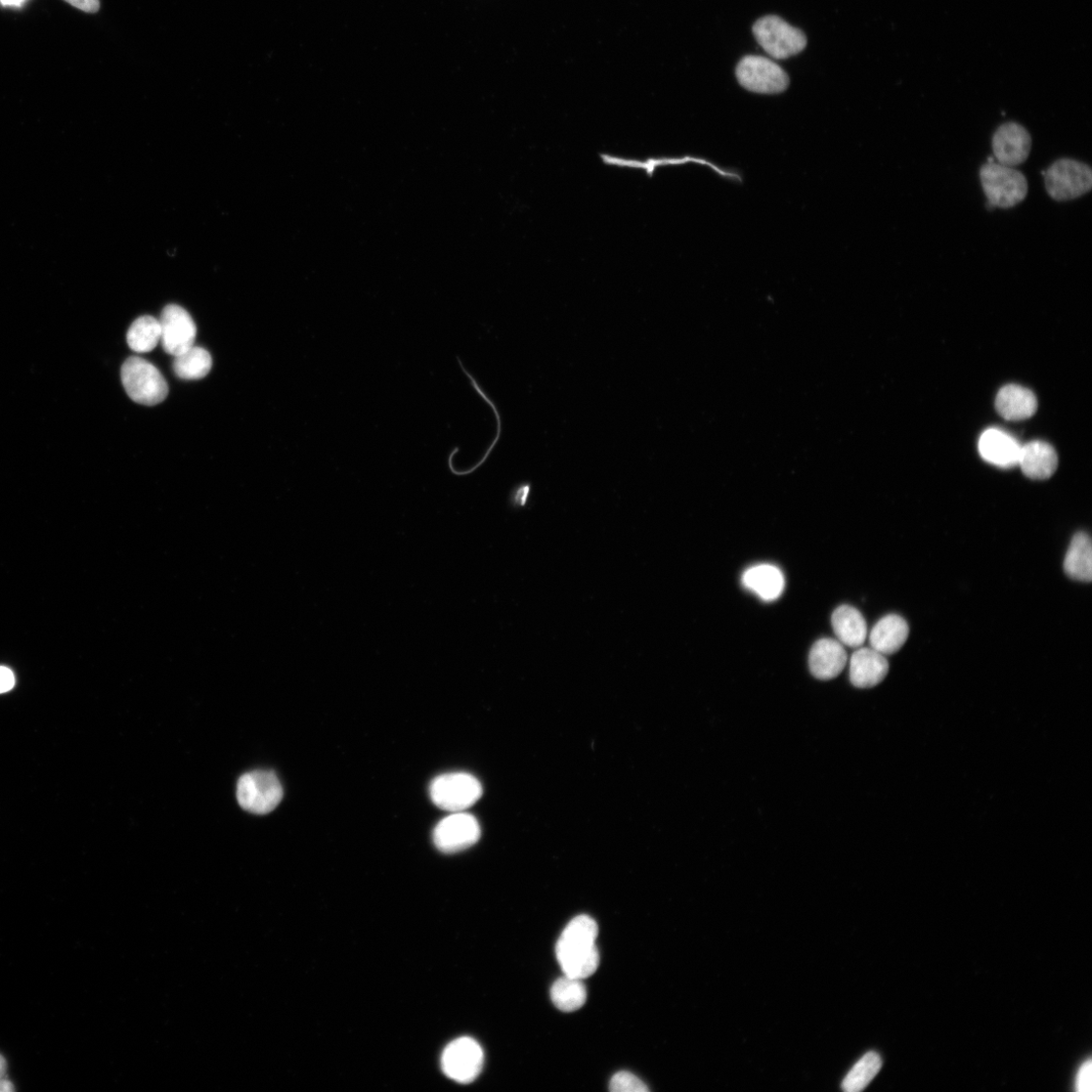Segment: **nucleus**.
<instances>
[{
	"label": "nucleus",
	"mask_w": 1092,
	"mask_h": 1092,
	"mask_svg": "<svg viewBox=\"0 0 1092 1092\" xmlns=\"http://www.w3.org/2000/svg\"><path fill=\"white\" fill-rule=\"evenodd\" d=\"M598 932L596 922L588 915H579L566 926L555 948L563 975L583 980L596 972L600 963Z\"/></svg>",
	"instance_id": "obj_1"
},
{
	"label": "nucleus",
	"mask_w": 1092,
	"mask_h": 1092,
	"mask_svg": "<svg viewBox=\"0 0 1092 1092\" xmlns=\"http://www.w3.org/2000/svg\"><path fill=\"white\" fill-rule=\"evenodd\" d=\"M980 181L988 204L1011 209L1022 203L1029 192L1024 174L1009 166L987 162L980 169Z\"/></svg>",
	"instance_id": "obj_2"
},
{
	"label": "nucleus",
	"mask_w": 1092,
	"mask_h": 1092,
	"mask_svg": "<svg viewBox=\"0 0 1092 1092\" xmlns=\"http://www.w3.org/2000/svg\"><path fill=\"white\" fill-rule=\"evenodd\" d=\"M121 377L127 396L138 404L155 406L168 395V384L161 373L141 358H128L122 367Z\"/></svg>",
	"instance_id": "obj_3"
},
{
	"label": "nucleus",
	"mask_w": 1092,
	"mask_h": 1092,
	"mask_svg": "<svg viewBox=\"0 0 1092 1092\" xmlns=\"http://www.w3.org/2000/svg\"><path fill=\"white\" fill-rule=\"evenodd\" d=\"M482 796V785L467 773L444 774L436 777L430 785L433 803L452 813L471 807Z\"/></svg>",
	"instance_id": "obj_4"
},
{
	"label": "nucleus",
	"mask_w": 1092,
	"mask_h": 1092,
	"mask_svg": "<svg viewBox=\"0 0 1092 1092\" xmlns=\"http://www.w3.org/2000/svg\"><path fill=\"white\" fill-rule=\"evenodd\" d=\"M753 33L767 54L778 60L796 56L807 45V38L801 30L777 16H766L758 20Z\"/></svg>",
	"instance_id": "obj_5"
},
{
	"label": "nucleus",
	"mask_w": 1092,
	"mask_h": 1092,
	"mask_svg": "<svg viewBox=\"0 0 1092 1092\" xmlns=\"http://www.w3.org/2000/svg\"><path fill=\"white\" fill-rule=\"evenodd\" d=\"M1046 191L1057 202L1078 199L1092 188V171L1089 165L1074 159L1055 161L1044 173Z\"/></svg>",
	"instance_id": "obj_6"
},
{
	"label": "nucleus",
	"mask_w": 1092,
	"mask_h": 1092,
	"mask_svg": "<svg viewBox=\"0 0 1092 1092\" xmlns=\"http://www.w3.org/2000/svg\"><path fill=\"white\" fill-rule=\"evenodd\" d=\"M282 784L272 771H254L243 775L237 785L240 806L254 814H268L281 803Z\"/></svg>",
	"instance_id": "obj_7"
},
{
	"label": "nucleus",
	"mask_w": 1092,
	"mask_h": 1092,
	"mask_svg": "<svg viewBox=\"0 0 1092 1092\" xmlns=\"http://www.w3.org/2000/svg\"><path fill=\"white\" fill-rule=\"evenodd\" d=\"M739 84L749 92L761 95H777L788 90L790 77L773 60L763 56L742 58L735 70Z\"/></svg>",
	"instance_id": "obj_8"
},
{
	"label": "nucleus",
	"mask_w": 1092,
	"mask_h": 1092,
	"mask_svg": "<svg viewBox=\"0 0 1092 1092\" xmlns=\"http://www.w3.org/2000/svg\"><path fill=\"white\" fill-rule=\"evenodd\" d=\"M482 1047L471 1038L463 1037L452 1042L442 1057L445 1074L459 1083L472 1082L484 1066Z\"/></svg>",
	"instance_id": "obj_9"
},
{
	"label": "nucleus",
	"mask_w": 1092,
	"mask_h": 1092,
	"mask_svg": "<svg viewBox=\"0 0 1092 1092\" xmlns=\"http://www.w3.org/2000/svg\"><path fill=\"white\" fill-rule=\"evenodd\" d=\"M480 838V827L469 813L453 812L436 825L433 842L437 849L447 854L466 850L475 845Z\"/></svg>",
	"instance_id": "obj_10"
},
{
	"label": "nucleus",
	"mask_w": 1092,
	"mask_h": 1092,
	"mask_svg": "<svg viewBox=\"0 0 1092 1092\" xmlns=\"http://www.w3.org/2000/svg\"><path fill=\"white\" fill-rule=\"evenodd\" d=\"M160 342L164 352L174 358L195 345L197 327L188 311L178 304H168L161 313Z\"/></svg>",
	"instance_id": "obj_11"
},
{
	"label": "nucleus",
	"mask_w": 1092,
	"mask_h": 1092,
	"mask_svg": "<svg viewBox=\"0 0 1092 1092\" xmlns=\"http://www.w3.org/2000/svg\"><path fill=\"white\" fill-rule=\"evenodd\" d=\"M992 149L999 164L1015 167L1029 158L1032 138L1022 125L1010 122L1001 125L993 135Z\"/></svg>",
	"instance_id": "obj_12"
},
{
	"label": "nucleus",
	"mask_w": 1092,
	"mask_h": 1092,
	"mask_svg": "<svg viewBox=\"0 0 1092 1092\" xmlns=\"http://www.w3.org/2000/svg\"><path fill=\"white\" fill-rule=\"evenodd\" d=\"M1021 444L1006 431L991 428L980 436L978 450L981 458L995 466L1010 468L1019 464Z\"/></svg>",
	"instance_id": "obj_13"
},
{
	"label": "nucleus",
	"mask_w": 1092,
	"mask_h": 1092,
	"mask_svg": "<svg viewBox=\"0 0 1092 1092\" xmlns=\"http://www.w3.org/2000/svg\"><path fill=\"white\" fill-rule=\"evenodd\" d=\"M848 654L844 645L836 639L822 638L816 641L809 653V669L818 680L838 677L845 669Z\"/></svg>",
	"instance_id": "obj_14"
},
{
	"label": "nucleus",
	"mask_w": 1092,
	"mask_h": 1092,
	"mask_svg": "<svg viewBox=\"0 0 1092 1092\" xmlns=\"http://www.w3.org/2000/svg\"><path fill=\"white\" fill-rule=\"evenodd\" d=\"M889 664L885 655L872 647L856 650L850 661V680L861 689L880 685L887 676Z\"/></svg>",
	"instance_id": "obj_15"
},
{
	"label": "nucleus",
	"mask_w": 1092,
	"mask_h": 1092,
	"mask_svg": "<svg viewBox=\"0 0 1092 1092\" xmlns=\"http://www.w3.org/2000/svg\"><path fill=\"white\" fill-rule=\"evenodd\" d=\"M995 407L1004 419L1021 421L1035 415L1038 402L1034 392L1029 388L1009 384L998 391Z\"/></svg>",
	"instance_id": "obj_16"
},
{
	"label": "nucleus",
	"mask_w": 1092,
	"mask_h": 1092,
	"mask_svg": "<svg viewBox=\"0 0 1092 1092\" xmlns=\"http://www.w3.org/2000/svg\"><path fill=\"white\" fill-rule=\"evenodd\" d=\"M1026 476L1033 479L1051 477L1058 466V457L1052 446L1032 442L1022 446L1019 464Z\"/></svg>",
	"instance_id": "obj_17"
},
{
	"label": "nucleus",
	"mask_w": 1092,
	"mask_h": 1092,
	"mask_svg": "<svg viewBox=\"0 0 1092 1092\" xmlns=\"http://www.w3.org/2000/svg\"><path fill=\"white\" fill-rule=\"evenodd\" d=\"M908 634V625L901 617L887 616L873 628L870 633V644L873 649L883 655H890L904 645Z\"/></svg>",
	"instance_id": "obj_18"
},
{
	"label": "nucleus",
	"mask_w": 1092,
	"mask_h": 1092,
	"mask_svg": "<svg viewBox=\"0 0 1092 1092\" xmlns=\"http://www.w3.org/2000/svg\"><path fill=\"white\" fill-rule=\"evenodd\" d=\"M742 584L764 601H774L783 593L785 580L782 572L772 564L750 567L742 575Z\"/></svg>",
	"instance_id": "obj_19"
},
{
	"label": "nucleus",
	"mask_w": 1092,
	"mask_h": 1092,
	"mask_svg": "<svg viewBox=\"0 0 1092 1092\" xmlns=\"http://www.w3.org/2000/svg\"><path fill=\"white\" fill-rule=\"evenodd\" d=\"M832 625L838 640L849 647H861L867 637L866 621L856 608L843 605L836 609Z\"/></svg>",
	"instance_id": "obj_20"
},
{
	"label": "nucleus",
	"mask_w": 1092,
	"mask_h": 1092,
	"mask_svg": "<svg viewBox=\"0 0 1092 1092\" xmlns=\"http://www.w3.org/2000/svg\"><path fill=\"white\" fill-rule=\"evenodd\" d=\"M1064 570L1068 577L1080 582L1092 579V546L1089 536L1079 533L1074 536L1064 559Z\"/></svg>",
	"instance_id": "obj_21"
},
{
	"label": "nucleus",
	"mask_w": 1092,
	"mask_h": 1092,
	"mask_svg": "<svg viewBox=\"0 0 1092 1092\" xmlns=\"http://www.w3.org/2000/svg\"><path fill=\"white\" fill-rule=\"evenodd\" d=\"M550 995L558 1010L571 1013L584 1006L587 990L583 980L563 975L553 983Z\"/></svg>",
	"instance_id": "obj_22"
},
{
	"label": "nucleus",
	"mask_w": 1092,
	"mask_h": 1092,
	"mask_svg": "<svg viewBox=\"0 0 1092 1092\" xmlns=\"http://www.w3.org/2000/svg\"><path fill=\"white\" fill-rule=\"evenodd\" d=\"M212 360L206 349L193 346L186 353L176 357L173 362V371L183 379H202L211 370Z\"/></svg>",
	"instance_id": "obj_23"
},
{
	"label": "nucleus",
	"mask_w": 1092,
	"mask_h": 1092,
	"mask_svg": "<svg viewBox=\"0 0 1092 1092\" xmlns=\"http://www.w3.org/2000/svg\"><path fill=\"white\" fill-rule=\"evenodd\" d=\"M160 338L161 328L159 320L151 316L138 318L130 325L126 334L127 345L132 351L138 354L152 352L160 342Z\"/></svg>",
	"instance_id": "obj_24"
},
{
	"label": "nucleus",
	"mask_w": 1092,
	"mask_h": 1092,
	"mask_svg": "<svg viewBox=\"0 0 1092 1092\" xmlns=\"http://www.w3.org/2000/svg\"><path fill=\"white\" fill-rule=\"evenodd\" d=\"M882 1067V1057L877 1052L865 1054L848 1073L843 1081L847 1092H860L876 1078Z\"/></svg>",
	"instance_id": "obj_25"
},
{
	"label": "nucleus",
	"mask_w": 1092,
	"mask_h": 1092,
	"mask_svg": "<svg viewBox=\"0 0 1092 1092\" xmlns=\"http://www.w3.org/2000/svg\"><path fill=\"white\" fill-rule=\"evenodd\" d=\"M610 1090L614 1092H646L648 1087L630 1072H620L610 1081Z\"/></svg>",
	"instance_id": "obj_26"
},
{
	"label": "nucleus",
	"mask_w": 1092,
	"mask_h": 1092,
	"mask_svg": "<svg viewBox=\"0 0 1092 1092\" xmlns=\"http://www.w3.org/2000/svg\"><path fill=\"white\" fill-rule=\"evenodd\" d=\"M1076 1087L1079 1092L1092 1090V1064L1091 1060L1085 1062L1078 1071Z\"/></svg>",
	"instance_id": "obj_27"
},
{
	"label": "nucleus",
	"mask_w": 1092,
	"mask_h": 1092,
	"mask_svg": "<svg viewBox=\"0 0 1092 1092\" xmlns=\"http://www.w3.org/2000/svg\"><path fill=\"white\" fill-rule=\"evenodd\" d=\"M72 7L84 12L95 14L100 11V0H65Z\"/></svg>",
	"instance_id": "obj_28"
},
{
	"label": "nucleus",
	"mask_w": 1092,
	"mask_h": 1092,
	"mask_svg": "<svg viewBox=\"0 0 1092 1092\" xmlns=\"http://www.w3.org/2000/svg\"><path fill=\"white\" fill-rule=\"evenodd\" d=\"M16 684L14 673L7 667H0V694L11 691Z\"/></svg>",
	"instance_id": "obj_29"
},
{
	"label": "nucleus",
	"mask_w": 1092,
	"mask_h": 1092,
	"mask_svg": "<svg viewBox=\"0 0 1092 1092\" xmlns=\"http://www.w3.org/2000/svg\"><path fill=\"white\" fill-rule=\"evenodd\" d=\"M530 494H531V486L530 485H527V484L526 485H520L516 489V491L513 493L512 503L515 504L516 506H518V507H524V506L527 505V503L529 501Z\"/></svg>",
	"instance_id": "obj_30"
},
{
	"label": "nucleus",
	"mask_w": 1092,
	"mask_h": 1092,
	"mask_svg": "<svg viewBox=\"0 0 1092 1092\" xmlns=\"http://www.w3.org/2000/svg\"><path fill=\"white\" fill-rule=\"evenodd\" d=\"M15 1090L12 1081L8 1080L6 1077L0 1079V1092H14Z\"/></svg>",
	"instance_id": "obj_31"
},
{
	"label": "nucleus",
	"mask_w": 1092,
	"mask_h": 1092,
	"mask_svg": "<svg viewBox=\"0 0 1092 1092\" xmlns=\"http://www.w3.org/2000/svg\"><path fill=\"white\" fill-rule=\"evenodd\" d=\"M26 0H0V5L3 7L20 8L25 4Z\"/></svg>",
	"instance_id": "obj_32"
},
{
	"label": "nucleus",
	"mask_w": 1092,
	"mask_h": 1092,
	"mask_svg": "<svg viewBox=\"0 0 1092 1092\" xmlns=\"http://www.w3.org/2000/svg\"><path fill=\"white\" fill-rule=\"evenodd\" d=\"M7 1073V1061L3 1055H0V1079L6 1077Z\"/></svg>",
	"instance_id": "obj_33"
}]
</instances>
